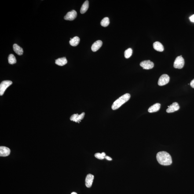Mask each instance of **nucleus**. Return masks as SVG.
<instances>
[{
    "label": "nucleus",
    "instance_id": "obj_1",
    "mask_svg": "<svg viewBox=\"0 0 194 194\" xmlns=\"http://www.w3.org/2000/svg\"><path fill=\"white\" fill-rule=\"evenodd\" d=\"M156 159L160 164L163 166H169L172 163L171 156L165 151L158 152L156 155Z\"/></svg>",
    "mask_w": 194,
    "mask_h": 194
},
{
    "label": "nucleus",
    "instance_id": "obj_2",
    "mask_svg": "<svg viewBox=\"0 0 194 194\" xmlns=\"http://www.w3.org/2000/svg\"><path fill=\"white\" fill-rule=\"evenodd\" d=\"M130 97L129 93H126L121 96L119 98L114 102L111 108L113 110H115L119 108L121 106L128 101Z\"/></svg>",
    "mask_w": 194,
    "mask_h": 194
},
{
    "label": "nucleus",
    "instance_id": "obj_3",
    "mask_svg": "<svg viewBox=\"0 0 194 194\" xmlns=\"http://www.w3.org/2000/svg\"><path fill=\"white\" fill-rule=\"evenodd\" d=\"M12 84V82L9 80L4 81L1 82L0 84V95H3L7 88L9 87Z\"/></svg>",
    "mask_w": 194,
    "mask_h": 194
},
{
    "label": "nucleus",
    "instance_id": "obj_4",
    "mask_svg": "<svg viewBox=\"0 0 194 194\" xmlns=\"http://www.w3.org/2000/svg\"><path fill=\"white\" fill-rule=\"evenodd\" d=\"M184 64V59L181 56H177L175 60L174 67L177 69H181L183 67Z\"/></svg>",
    "mask_w": 194,
    "mask_h": 194
},
{
    "label": "nucleus",
    "instance_id": "obj_5",
    "mask_svg": "<svg viewBox=\"0 0 194 194\" xmlns=\"http://www.w3.org/2000/svg\"><path fill=\"white\" fill-rule=\"evenodd\" d=\"M170 80V77L166 74H164L160 77L158 82V84L160 86H163L167 84Z\"/></svg>",
    "mask_w": 194,
    "mask_h": 194
},
{
    "label": "nucleus",
    "instance_id": "obj_6",
    "mask_svg": "<svg viewBox=\"0 0 194 194\" xmlns=\"http://www.w3.org/2000/svg\"><path fill=\"white\" fill-rule=\"evenodd\" d=\"M140 65L144 69L150 70L153 68L154 63L150 60H144L140 63Z\"/></svg>",
    "mask_w": 194,
    "mask_h": 194
},
{
    "label": "nucleus",
    "instance_id": "obj_7",
    "mask_svg": "<svg viewBox=\"0 0 194 194\" xmlns=\"http://www.w3.org/2000/svg\"><path fill=\"white\" fill-rule=\"evenodd\" d=\"M85 113L83 112L82 113L81 115H78V114H73L70 117V120L76 122V123H79L84 117Z\"/></svg>",
    "mask_w": 194,
    "mask_h": 194
},
{
    "label": "nucleus",
    "instance_id": "obj_8",
    "mask_svg": "<svg viewBox=\"0 0 194 194\" xmlns=\"http://www.w3.org/2000/svg\"><path fill=\"white\" fill-rule=\"evenodd\" d=\"M77 16V13L76 11L72 10L68 12L66 15L64 16V19L65 20L73 21L76 18Z\"/></svg>",
    "mask_w": 194,
    "mask_h": 194
},
{
    "label": "nucleus",
    "instance_id": "obj_9",
    "mask_svg": "<svg viewBox=\"0 0 194 194\" xmlns=\"http://www.w3.org/2000/svg\"><path fill=\"white\" fill-rule=\"evenodd\" d=\"M11 152L10 149L5 146L0 147V156L6 157L9 156Z\"/></svg>",
    "mask_w": 194,
    "mask_h": 194
},
{
    "label": "nucleus",
    "instance_id": "obj_10",
    "mask_svg": "<svg viewBox=\"0 0 194 194\" xmlns=\"http://www.w3.org/2000/svg\"><path fill=\"white\" fill-rule=\"evenodd\" d=\"M179 106L177 102L173 103L171 105L169 106V107L166 110V112L168 113H171L178 111L179 109Z\"/></svg>",
    "mask_w": 194,
    "mask_h": 194
},
{
    "label": "nucleus",
    "instance_id": "obj_11",
    "mask_svg": "<svg viewBox=\"0 0 194 194\" xmlns=\"http://www.w3.org/2000/svg\"><path fill=\"white\" fill-rule=\"evenodd\" d=\"M94 177V176L91 174H89L87 175L85 179V185L87 188H90L92 186Z\"/></svg>",
    "mask_w": 194,
    "mask_h": 194
},
{
    "label": "nucleus",
    "instance_id": "obj_12",
    "mask_svg": "<svg viewBox=\"0 0 194 194\" xmlns=\"http://www.w3.org/2000/svg\"><path fill=\"white\" fill-rule=\"evenodd\" d=\"M103 45V42L101 40L96 41L93 43L91 46L92 50L95 52L98 50Z\"/></svg>",
    "mask_w": 194,
    "mask_h": 194
},
{
    "label": "nucleus",
    "instance_id": "obj_13",
    "mask_svg": "<svg viewBox=\"0 0 194 194\" xmlns=\"http://www.w3.org/2000/svg\"><path fill=\"white\" fill-rule=\"evenodd\" d=\"M161 105L160 103H156L148 109V111L150 113L156 112L160 109Z\"/></svg>",
    "mask_w": 194,
    "mask_h": 194
},
{
    "label": "nucleus",
    "instance_id": "obj_14",
    "mask_svg": "<svg viewBox=\"0 0 194 194\" xmlns=\"http://www.w3.org/2000/svg\"><path fill=\"white\" fill-rule=\"evenodd\" d=\"M153 47L155 50L158 52H162L164 50L163 45L159 42H156L153 44Z\"/></svg>",
    "mask_w": 194,
    "mask_h": 194
},
{
    "label": "nucleus",
    "instance_id": "obj_15",
    "mask_svg": "<svg viewBox=\"0 0 194 194\" xmlns=\"http://www.w3.org/2000/svg\"><path fill=\"white\" fill-rule=\"evenodd\" d=\"M13 49L14 52L19 56L23 54V48L17 44H15L13 45Z\"/></svg>",
    "mask_w": 194,
    "mask_h": 194
},
{
    "label": "nucleus",
    "instance_id": "obj_16",
    "mask_svg": "<svg viewBox=\"0 0 194 194\" xmlns=\"http://www.w3.org/2000/svg\"><path fill=\"white\" fill-rule=\"evenodd\" d=\"M56 64L59 66H63L67 64V60L66 57L61 58L56 60Z\"/></svg>",
    "mask_w": 194,
    "mask_h": 194
},
{
    "label": "nucleus",
    "instance_id": "obj_17",
    "mask_svg": "<svg viewBox=\"0 0 194 194\" xmlns=\"http://www.w3.org/2000/svg\"><path fill=\"white\" fill-rule=\"evenodd\" d=\"M79 42L80 38L79 37L75 36L71 40H70V44L71 46H76L79 44Z\"/></svg>",
    "mask_w": 194,
    "mask_h": 194
},
{
    "label": "nucleus",
    "instance_id": "obj_18",
    "mask_svg": "<svg viewBox=\"0 0 194 194\" xmlns=\"http://www.w3.org/2000/svg\"><path fill=\"white\" fill-rule=\"evenodd\" d=\"M89 2L88 1H86L82 5L81 8L80 9V12L81 14H84L89 9Z\"/></svg>",
    "mask_w": 194,
    "mask_h": 194
},
{
    "label": "nucleus",
    "instance_id": "obj_19",
    "mask_svg": "<svg viewBox=\"0 0 194 194\" xmlns=\"http://www.w3.org/2000/svg\"><path fill=\"white\" fill-rule=\"evenodd\" d=\"M8 60H9V64H15L16 63V62H17L16 58H15L14 55L13 54H11L9 55V57H8Z\"/></svg>",
    "mask_w": 194,
    "mask_h": 194
},
{
    "label": "nucleus",
    "instance_id": "obj_20",
    "mask_svg": "<svg viewBox=\"0 0 194 194\" xmlns=\"http://www.w3.org/2000/svg\"><path fill=\"white\" fill-rule=\"evenodd\" d=\"M110 21L108 17H105L101 20V24L102 26L106 27L108 26L109 24Z\"/></svg>",
    "mask_w": 194,
    "mask_h": 194
},
{
    "label": "nucleus",
    "instance_id": "obj_21",
    "mask_svg": "<svg viewBox=\"0 0 194 194\" xmlns=\"http://www.w3.org/2000/svg\"><path fill=\"white\" fill-rule=\"evenodd\" d=\"M132 50L131 48H128L124 52L125 57L126 59L129 58L132 54Z\"/></svg>",
    "mask_w": 194,
    "mask_h": 194
},
{
    "label": "nucleus",
    "instance_id": "obj_22",
    "mask_svg": "<svg viewBox=\"0 0 194 194\" xmlns=\"http://www.w3.org/2000/svg\"><path fill=\"white\" fill-rule=\"evenodd\" d=\"M95 156L97 159L100 160H103L105 158L104 157H103V155H102L100 153H97L95 154Z\"/></svg>",
    "mask_w": 194,
    "mask_h": 194
},
{
    "label": "nucleus",
    "instance_id": "obj_23",
    "mask_svg": "<svg viewBox=\"0 0 194 194\" xmlns=\"http://www.w3.org/2000/svg\"><path fill=\"white\" fill-rule=\"evenodd\" d=\"M189 20L191 22L194 23V15H192L189 17Z\"/></svg>",
    "mask_w": 194,
    "mask_h": 194
},
{
    "label": "nucleus",
    "instance_id": "obj_24",
    "mask_svg": "<svg viewBox=\"0 0 194 194\" xmlns=\"http://www.w3.org/2000/svg\"><path fill=\"white\" fill-rule=\"evenodd\" d=\"M190 85L191 87L194 88V79L191 81L190 83Z\"/></svg>",
    "mask_w": 194,
    "mask_h": 194
},
{
    "label": "nucleus",
    "instance_id": "obj_25",
    "mask_svg": "<svg viewBox=\"0 0 194 194\" xmlns=\"http://www.w3.org/2000/svg\"><path fill=\"white\" fill-rule=\"evenodd\" d=\"M105 159L109 161L112 160V159H111V157H110L109 156H106L105 157Z\"/></svg>",
    "mask_w": 194,
    "mask_h": 194
},
{
    "label": "nucleus",
    "instance_id": "obj_26",
    "mask_svg": "<svg viewBox=\"0 0 194 194\" xmlns=\"http://www.w3.org/2000/svg\"><path fill=\"white\" fill-rule=\"evenodd\" d=\"M101 154L102 155H103V157H104V158L106 156V154L104 152H103L102 153H101Z\"/></svg>",
    "mask_w": 194,
    "mask_h": 194
},
{
    "label": "nucleus",
    "instance_id": "obj_27",
    "mask_svg": "<svg viewBox=\"0 0 194 194\" xmlns=\"http://www.w3.org/2000/svg\"><path fill=\"white\" fill-rule=\"evenodd\" d=\"M71 194H77L76 192H73Z\"/></svg>",
    "mask_w": 194,
    "mask_h": 194
}]
</instances>
